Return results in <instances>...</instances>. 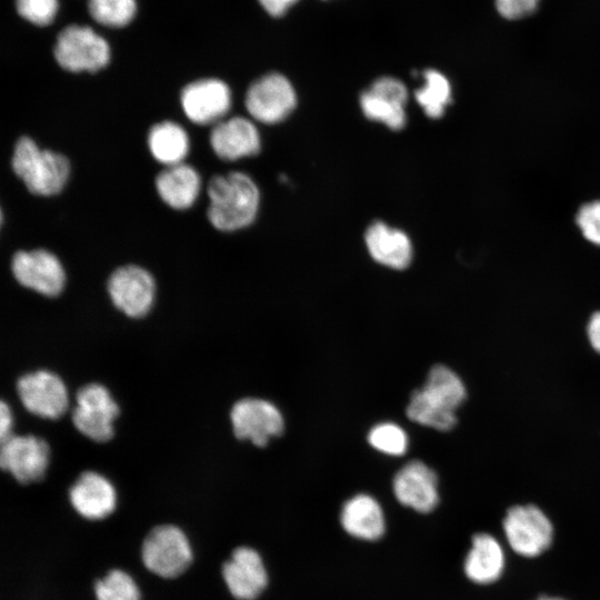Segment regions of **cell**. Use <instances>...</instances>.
<instances>
[{"mask_svg":"<svg viewBox=\"0 0 600 600\" xmlns=\"http://www.w3.org/2000/svg\"><path fill=\"white\" fill-rule=\"evenodd\" d=\"M541 0H494L498 13L507 20H518L536 11Z\"/></svg>","mask_w":600,"mask_h":600,"instance_id":"obj_32","label":"cell"},{"mask_svg":"<svg viewBox=\"0 0 600 600\" xmlns=\"http://www.w3.org/2000/svg\"><path fill=\"white\" fill-rule=\"evenodd\" d=\"M364 239L370 256L377 262L398 270L410 264L412 246L401 230L378 221L367 229Z\"/></svg>","mask_w":600,"mask_h":600,"instance_id":"obj_21","label":"cell"},{"mask_svg":"<svg viewBox=\"0 0 600 600\" xmlns=\"http://www.w3.org/2000/svg\"><path fill=\"white\" fill-rule=\"evenodd\" d=\"M244 104L256 120L277 123L294 109L297 97L290 81L280 73H268L249 87Z\"/></svg>","mask_w":600,"mask_h":600,"instance_id":"obj_11","label":"cell"},{"mask_svg":"<svg viewBox=\"0 0 600 600\" xmlns=\"http://www.w3.org/2000/svg\"><path fill=\"white\" fill-rule=\"evenodd\" d=\"M68 496L73 510L88 520L107 518L113 512L117 503L112 483L94 471L80 473L71 484Z\"/></svg>","mask_w":600,"mask_h":600,"instance_id":"obj_17","label":"cell"},{"mask_svg":"<svg viewBox=\"0 0 600 600\" xmlns=\"http://www.w3.org/2000/svg\"><path fill=\"white\" fill-rule=\"evenodd\" d=\"M107 289L117 309L130 318H142L149 313L156 297L152 274L137 264L117 268L109 277Z\"/></svg>","mask_w":600,"mask_h":600,"instance_id":"obj_7","label":"cell"},{"mask_svg":"<svg viewBox=\"0 0 600 600\" xmlns=\"http://www.w3.org/2000/svg\"><path fill=\"white\" fill-rule=\"evenodd\" d=\"M180 102L190 121L197 124H216L231 107V91L222 80L200 79L182 89Z\"/></svg>","mask_w":600,"mask_h":600,"instance_id":"obj_13","label":"cell"},{"mask_svg":"<svg viewBox=\"0 0 600 600\" xmlns=\"http://www.w3.org/2000/svg\"><path fill=\"white\" fill-rule=\"evenodd\" d=\"M11 167L27 189L37 196L58 194L70 176V162L67 157L49 149H40L27 136L16 142Z\"/></svg>","mask_w":600,"mask_h":600,"instance_id":"obj_2","label":"cell"},{"mask_svg":"<svg viewBox=\"0 0 600 600\" xmlns=\"http://www.w3.org/2000/svg\"><path fill=\"white\" fill-rule=\"evenodd\" d=\"M91 17L100 24L120 28L133 19L137 11L136 0H89Z\"/></svg>","mask_w":600,"mask_h":600,"instance_id":"obj_28","label":"cell"},{"mask_svg":"<svg viewBox=\"0 0 600 600\" xmlns=\"http://www.w3.org/2000/svg\"><path fill=\"white\" fill-rule=\"evenodd\" d=\"M587 337L591 348L600 354V311L590 316L587 324Z\"/></svg>","mask_w":600,"mask_h":600,"instance_id":"obj_33","label":"cell"},{"mask_svg":"<svg viewBox=\"0 0 600 600\" xmlns=\"http://www.w3.org/2000/svg\"><path fill=\"white\" fill-rule=\"evenodd\" d=\"M156 189L162 201L177 210L190 208L201 189V178L190 164L168 166L156 178Z\"/></svg>","mask_w":600,"mask_h":600,"instance_id":"obj_20","label":"cell"},{"mask_svg":"<svg viewBox=\"0 0 600 600\" xmlns=\"http://www.w3.org/2000/svg\"><path fill=\"white\" fill-rule=\"evenodd\" d=\"M96 600H141L134 580L124 571L111 569L93 584Z\"/></svg>","mask_w":600,"mask_h":600,"instance_id":"obj_27","label":"cell"},{"mask_svg":"<svg viewBox=\"0 0 600 600\" xmlns=\"http://www.w3.org/2000/svg\"><path fill=\"white\" fill-rule=\"evenodd\" d=\"M502 530L511 550L524 558L542 554L553 540L551 520L531 503L509 508L502 520Z\"/></svg>","mask_w":600,"mask_h":600,"instance_id":"obj_4","label":"cell"},{"mask_svg":"<svg viewBox=\"0 0 600 600\" xmlns=\"http://www.w3.org/2000/svg\"><path fill=\"white\" fill-rule=\"evenodd\" d=\"M263 9L273 17L282 16L298 0H259Z\"/></svg>","mask_w":600,"mask_h":600,"instance_id":"obj_35","label":"cell"},{"mask_svg":"<svg viewBox=\"0 0 600 600\" xmlns=\"http://www.w3.org/2000/svg\"><path fill=\"white\" fill-rule=\"evenodd\" d=\"M232 430L240 440L263 447L271 437L280 436L284 422L279 409L271 402L244 398L237 401L230 412Z\"/></svg>","mask_w":600,"mask_h":600,"instance_id":"obj_12","label":"cell"},{"mask_svg":"<svg viewBox=\"0 0 600 600\" xmlns=\"http://www.w3.org/2000/svg\"><path fill=\"white\" fill-rule=\"evenodd\" d=\"M368 441L378 451L391 456H401L408 448L404 430L392 422L374 426L369 432Z\"/></svg>","mask_w":600,"mask_h":600,"instance_id":"obj_29","label":"cell"},{"mask_svg":"<svg viewBox=\"0 0 600 600\" xmlns=\"http://www.w3.org/2000/svg\"><path fill=\"white\" fill-rule=\"evenodd\" d=\"M577 222L586 239L600 246V201L580 208Z\"/></svg>","mask_w":600,"mask_h":600,"instance_id":"obj_31","label":"cell"},{"mask_svg":"<svg viewBox=\"0 0 600 600\" xmlns=\"http://www.w3.org/2000/svg\"><path fill=\"white\" fill-rule=\"evenodd\" d=\"M144 567L163 579L183 573L192 561V551L183 531L173 524L152 528L141 546Z\"/></svg>","mask_w":600,"mask_h":600,"instance_id":"obj_3","label":"cell"},{"mask_svg":"<svg viewBox=\"0 0 600 600\" xmlns=\"http://www.w3.org/2000/svg\"><path fill=\"white\" fill-rule=\"evenodd\" d=\"M210 144L222 160H237L259 152L260 134L247 118L232 117L214 124L210 132Z\"/></svg>","mask_w":600,"mask_h":600,"instance_id":"obj_18","label":"cell"},{"mask_svg":"<svg viewBox=\"0 0 600 600\" xmlns=\"http://www.w3.org/2000/svg\"><path fill=\"white\" fill-rule=\"evenodd\" d=\"M207 216L218 230L230 232L250 226L259 208V190L246 173L232 171L210 179Z\"/></svg>","mask_w":600,"mask_h":600,"instance_id":"obj_1","label":"cell"},{"mask_svg":"<svg viewBox=\"0 0 600 600\" xmlns=\"http://www.w3.org/2000/svg\"><path fill=\"white\" fill-rule=\"evenodd\" d=\"M222 578L238 600H253L268 584V574L260 554L250 547L236 548L222 564Z\"/></svg>","mask_w":600,"mask_h":600,"instance_id":"obj_15","label":"cell"},{"mask_svg":"<svg viewBox=\"0 0 600 600\" xmlns=\"http://www.w3.org/2000/svg\"><path fill=\"white\" fill-rule=\"evenodd\" d=\"M53 53L58 64L70 72H96L110 61L106 39L90 27L78 24L61 30Z\"/></svg>","mask_w":600,"mask_h":600,"instance_id":"obj_5","label":"cell"},{"mask_svg":"<svg viewBox=\"0 0 600 600\" xmlns=\"http://www.w3.org/2000/svg\"><path fill=\"white\" fill-rule=\"evenodd\" d=\"M340 523L350 536L362 540H378L384 533L383 511L378 501L360 493L347 500L341 509Z\"/></svg>","mask_w":600,"mask_h":600,"instance_id":"obj_22","label":"cell"},{"mask_svg":"<svg viewBox=\"0 0 600 600\" xmlns=\"http://www.w3.org/2000/svg\"><path fill=\"white\" fill-rule=\"evenodd\" d=\"M119 413L118 403L104 386L88 383L77 391L72 422L90 440L109 441L113 437V421Z\"/></svg>","mask_w":600,"mask_h":600,"instance_id":"obj_6","label":"cell"},{"mask_svg":"<svg viewBox=\"0 0 600 600\" xmlns=\"http://www.w3.org/2000/svg\"><path fill=\"white\" fill-rule=\"evenodd\" d=\"M407 100L408 91L400 80L381 77L361 93L360 107L368 119L383 122L390 129L401 130L407 121Z\"/></svg>","mask_w":600,"mask_h":600,"instance_id":"obj_14","label":"cell"},{"mask_svg":"<svg viewBox=\"0 0 600 600\" xmlns=\"http://www.w3.org/2000/svg\"><path fill=\"white\" fill-rule=\"evenodd\" d=\"M504 568V550L497 538L486 532L474 534L463 562L468 579L478 584H490L500 579Z\"/></svg>","mask_w":600,"mask_h":600,"instance_id":"obj_19","label":"cell"},{"mask_svg":"<svg viewBox=\"0 0 600 600\" xmlns=\"http://www.w3.org/2000/svg\"><path fill=\"white\" fill-rule=\"evenodd\" d=\"M393 492L401 504L418 512H431L439 502L438 477L426 463L410 461L396 473Z\"/></svg>","mask_w":600,"mask_h":600,"instance_id":"obj_16","label":"cell"},{"mask_svg":"<svg viewBox=\"0 0 600 600\" xmlns=\"http://www.w3.org/2000/svg\"><path fill=\"white\" fill-rule=\"evenodd\" d=\"M12 414L9 406L1 401L0 403V442L12 436Z\"/></svg>","mask_w":600,"mask_h":600,"instance_id":"obj_34","label":"cell"},{"mask_svg":"<svg viewBox=\"0 0 600 600\" xmlns=\"http://www.w3.org/2000/svg\"><path fill=\"white\" fill-rule=\"evenodd\" d=\"M423 78L424 86L416 91V99L428 117L440 118L451 101L450 83L441 72L433 69L426 70Z\"/></svg>","mask_w":600,"mask_h":600,"instance_id":"obj_25","label":"cell"},{"mask_svg":"<svg viewBox=\"0 0 600 600\" xmlns=\"http://www.w3.org/2000/svg\"><path fill=\"white\" fill-rule=\"evenodd\" d=\"M17 392L22 406L43 419H59L68 409V391L62 379L52 371L37 370L17 381Z\"/></svg>","mask_w":600,"mask_h":600,"instance_id":"obj_8","label":"cell"},{"mask_svg":"<svg viewBox=\"0 0 600 600\" xmlns=\"http://www.w3.org/2000/svg\"><path fill=\"white\" fill-rule=\"evenodd\" d=\"M420 390L431 404L454 413L467 398L466 386L461 378L443 364L431 368Z\"/></svg>","mask_w":600,"mask_h":600,"instance_id":"obj_23","label":"cell"},{"mask_svg":"<svg viewBox=\"0 0 600 600\" xmlns=\"http://www.w3.org/2000/svg\"><path fill=\"white\" fill-rule=\"evenodd\" d=\"M537 600H564V599L558 598V597L542 596V597L538 598Z\"/></svg>","mask_w":600,"mask_h":600,"instance_id":"obj_36","label":"cell"},{"mask_svg":"<svg viewBox=\"0 0 600 600\" xmlns=\"http://www.w3.org/2000/svg\"><path fill=\"white\" fill-rule=\"evenodd\" d=\"M14 279L42 296L57 297L66 284V272L56 254L46 249L19 250L11 260Z\"/></svg>","mask_w":600,"mask_h":600,"instance_id":"obj_9","label":"cell"},{"mask_svg":"<svg viewBox=\"0 0 600 600\" xmlns=\"http://www.w3.org/2000/svg\"><path fill=\"white\" fill-rule=\"evenodd\" d=\"M407 416L410 420L439 431H449L458 422L454 412L444 411L431 404L421 390L411 393L407 407Z\"/></svg>","mask_w":600,"mask_h":600,"instance_id":"obj_26","label":"cell"},{"mask_svg":"<svg viewBox=\"0 0 600 600\" xmlns=\"http://www.w3.org/2000/svg\"><path fill=\"white\" fill-rule=\"evenodd\" d=\"M18 13L36 26H47L58 12V0H16Z\"/></svg>","mask_w":600,"mask_h":600,"instance_id":"obj_30","label":"cell"},{"mask_svg":"<svg viewBox=\"0 0 600 600\" xmlns=\"http://www.w3.org/2000/svg\"><path fill=\"white\" fill-rule=\"evenodd\" d=\"M49 459L48 443L37 436L12 434L1 442L0 467L19 483L30 484L42 480Z\"/></svg>","mask_w":600,"mask_h":600,"instance_id":"obj_10","label":"cell"},{"mask_svg":"<svg viewBox=\"0 0 600 600\" xmlns=\"http://www.w3.org/2000/svg\"><path fill=\"white\" fill-rule=\"evenodd\" d=\"M148 147L158 162L173 166L183 162L188 154L189 137L180 124L162 121L150 128Z\"/></svg>","mask_w":600,"mask_h":600,"instance_id":"obj_24","label":"cell"}]
</instances>
